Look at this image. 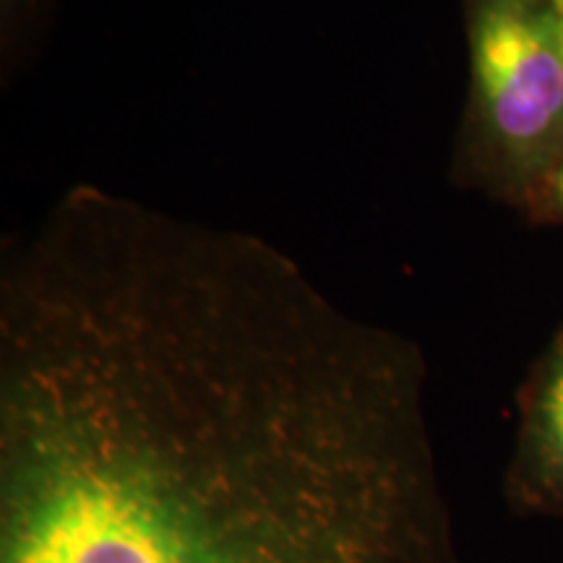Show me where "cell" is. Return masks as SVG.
<instances>
[{
	"instance_id": "6da1fadb",
	"label": "cell",
	"mask_w": 563,
	"mask_h": 563,
	"mask_svg": "<svg viewBox=\"0 0 563 563\" xmlns=\"http://www.w3.org/2000/svg\"><path fill=\"white\" fill-rule=\"evenodd\" d=\"M405 334L76 186L0 277V563H462Z\"/></svg>"
},
{
	"instance_id": "7a4b0ae2",
	"label": "cell",
	"mask_w": 563,
	"mask_h": 563,
	"mask_svg": "<svg viewBox=\"0 0 563 563\" xmlns=\"http://www.w3.org/2000/svg\"><path fill=\"white\" fill-rule=\"evenodd\" d=\"M470 131L498 191L532 201L563 154V55L553 0H464Z\"/></svg>"
},
{
	"instance_id": "3957f363",
	"label": "cell",
	"mask_w": 563,
	"mask_h": 563,
	"mask_svg": "<svg viewBox=\"0 0 563 563\" xmlns=\"http://www.w3.org/2000/svg\"><path fill=\"white\" fill-rule=\"evenodd\" d=\"M504 483L517 511L563 519V329L519 397L517 441Z\"/></svg>"
},
{
	"instance_id": "277c9868",
	"label": "cell",
	"mask_w": 563,
	"mask_h": 563,
	"mask_svg": "<svg viewBox=\"0 0 563 563\" xmlns=\"http://www.w3.org/2000/svg\"><path fill=\"white\" fill-rule=\"evenodd\" d=\"M532 203L543 211L545 217L563 222V154H561V159L553 165V170L545 175V180L540 183Z\"/></svg>"
},
{
	"instance_id": "5b68a950",
	"label": "cell",
	"mask_w": 563,
	"mask_h": 563,
	"mask_svg": "<svg viewBox=\"0 0 563 563\" xmlns=\"http://www.w3.org/2000/svg\"><path fill=\"white\" fill-rule=\"evenodd\" d=\"M555 11V26H559V42H561V55H563V0H553Z\"/></svg>"
}]
</instances>
